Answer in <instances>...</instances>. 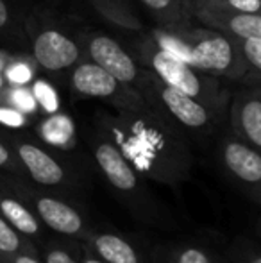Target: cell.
Masks as SVG:
<instances>
[{
  "label": "cell",
  "mask_w": 261,
  "mask_h": 263,
  "mask_svg": "<svg viewBox=\"0 0 261 263\" xmlns=\"http://www.w3.org/2000/svg\"><path fill=\"white\" fill-rule=\"evenodd\" d=\"M36 133L43 143L59 151L73 149L77 142L75 124L70 118V115H66L61 109L49 113V117L43 118L36 127Z\"/></svg>",
  "instance_id": "obj_17"
},
{
  "label": "cell",
  "mask_w": 261,
  "mask_h": 263,
  "mask_svg": "<svg viewBox=\"0 0 261 263\" xmlns=\"http://www.w3.org/2000/svg\"><path fill=\"white\" fill-rule=\"evenodd\" d=\"M79 242L90 247L104 263H149L134 242L122 233L91 228V231Z\"/></svg>",
  "instance_id": "obj_15"
},
{
  "label": "cell",
  "mask_w": 261,
  "mask_h": 263,
  "mask_svg": "<svg viewBox=\"0 0 261 263\" xmlns=\"http://www.w3.org/2000/svg\"><path fill=\"white\" fill-rule=\"evenodd\" d=\"M226 118L236 138L261 151V86H238L229 97Z\"/></svg>",
  "instance_id": "obj_12"
},
{
  "label": "cell",
  "mask_w": 261,
  "mask_h": 263,
  "mask_svg": "<svg viewBox=\"0 0 261 263\" xmlns=\"http://www.w3.org/2000/svg\"><path fill=\"white\" fill-rule=\"evenodd\" d=\"M0 263H43V261H39L38 253H16L7 258H2Z\"/></svg>",
  "instance_id": "obj_30"
},
{
  "label": "cell",
  "mask_w": 261,
  "mask_h": 263,
  "mask_svg": "<svg viewBox=\"0 0 261 263\" xmlns=\"http://www.w3.org/2000/svg\"><path fill=\"white\" fill-rule=\"evenodd\" d=\"M138 91L147 106L161 111L186 136H193V140L198 142L211 138L226 124V115L216 113L190 95L168 86L150 70H147V76L138 86Z\"/></svg>",
  "instance_id": "obj_4"
},
{
  "label": "cell",
  "mask_w": 261,
  "mask_h": 263,
  "mask_svg": "<svg viewBox=\"0 0 261 263\" xmlns=\"http://www.w3.org/2000/svg\"><path fill=\"white\" fill-rule=\"evenodd\" d=\"M181 34L188 47V65L216 79L238 84L244 76V59L238 40L202 25L181 29Z\"/></svg>",
  "instance_id": "obj_6"
},
{
  "label": "cell",
  "mask_w": 261,
  "mask_h": 263,
  "mask_svg": "<svg viewBox=\"0 0 261 263\" xmlns=\"http://www.w3.org/2000/svg\"><path fill=\"white\" fill-rule=\"evenodd\" d=\"M77 43H79L84 59L95 63L134 90H138V86L145 79L147 68L139 66L129 50L124 49L120 42L113 40L111 36L97 31H84L79 34Z\"/></svg>",
  "instance_id": "obj_10"
},
{
  "label": "cell",
  "mask_w": 261,
  "mask_h": 263,
  "mask_svg": "<svg viewBox=\"0 0 261 263\" xmlns=\"http://www.w3.org/2000/svg\"><path fill=\"white\" fill-rule=\"evenodd\" d=\"M24 29L38 70L59 73L70 70L83 59L77 40L70 38L61 29L54 25H36L31 20L24 25Z\"/></svg>",
  "instance_id": "obj_11"
},
{
  "label": "cell",
  "mask_w": 261,
  "mask_h": 263,
  "mask_svg": "<svg viewBox=\"0 0 261 263\" xmlns=\"http://www.w3.org/2000/svg\"><path fill=\"white\" fill-rule=\"evenodd\" d=\"M68 88L73 101L97 99L111 104L116 111H142L147 107L138 90L84 58L70 68Z\"/></svg>",
  "instance_id": "obj_8"
},
{
  "label": "cell",
  "mask_w": 261,
  "mask_h": 263,
  "mask_svg": "<svg viewBox=\"0 0 261 263\" xmlns=\"http://www.w3.org/2000/svg\"><path fill=\"white\" fill-rule=\"evenodd\" d=\"M77 247H79V253H77V258H79V263H104L101 260V258L97 256V254L93 253V251L90 249V247H86L83 242H79V240H75Z\"/></svg>",
  "instance_id": "obj_31"
},
{
  "label": "cell",
  "mask_w": 261,
  "mask_h": 263,
  "mask_svg": "<svg viewBox=\"0 0 261 263\" xmlns=\"http://www.w3.org/2000/svg\"><path fill=\"white\" fill-rule=\"evenodd\" d=\"M0 138L16 154L29 181L42 188H54L65 194L79 190V174L61 153L7 127L0 129Z\"/></svg>",
  "instance_id": "obj_5"
},
{
  "label": "cell",
  "mask_w": 261,
  "mask_h": 263,
  "mask_svg": "<svg viewBox=\"0 0 261 263\" xmlns=\"http://www.w3.org/2000/svg\"><path fill=\"white\" fill-rule=\"evenodd\" d=\"M190 4H222L224 0H188Z\"/></svg>",
  "instance_id": "obj_32"
},
{
  "label": "cell",
  "mask_w": 261,
  "mask_h": 263,
  "mask_svg": "<svg viewBox=\"0 0 261 263\" xmlns=\"http://www.w3.org/2000/svg\"><path fill=\"white\" fill-rule=\"evenodd\" d=\"M231 9L242 11V13H251V14H261V0H224Z\"/></svg>",
  "instance_id": "obj_29"
},
{
  "label": "cell",
  "mask_w": 261,
  "mask_h": 263,
  "mask_svg": "<svg viewBox=\"0 0 261 263\" xmlns=\"http://www.w3.org/2000/svg\"><path fill=\"white\" fill-rule=\"evenodd\" d=\"M220 263H261L258 243L244 236H238L220 254Z\"/></svg>",
  "instance_id": "obj_23"
},
{
  "label": "cell",
  "mask_w": 261,
  "mask_h": 263,
  "mask_svg": "<svg viewBox=\"0 0 261 263\" xmlns=\"http://www.w3.org/2000/svg\"><path fill=\"white\" fill-rule=\"evenodd\" d=\"M31 90L36 99L38 109H42L45 115L54 113V111L59 109V95H57L56 88L50 83H47L45 79L34 77V81L31 83Z\"/></svg>",
  "instance_id": "obj_25"
},
{
  "label": "cell",
  "mask_w": 261,
  "mask_h": 263,
  "mask_svg": "<svg viewBox=\"0 0 261 263\" xmlns=\"http://www.w3.org/2000/svg\"><path fill=\"white\" fill-rule=\"evenodd\" d=\"M88 143L95 165L113 197L142 224L150 228H170V217L163 204L154 197L147 186V179L127 161L111 136L93 125Z\"/></svg>",
  "instance_id": "obj_2"
},
{
  "label": "cell",
  "mask_w": 261,
  "mask_h": 263,
  "mask_svg": "<svg viewBox=\"0 0 261 263\" xmlns=\"http://www.w3.org/2000/svg\"><path fill=\"white\" fill-rule=\"evenodd\" d=\"M131 55L139 66L156 73L163 83L192 99L202 102L209 109L227 117L229 106V90L222 84V79L204 73L195 66L165 52L154 43L149 32L139 31V36L131 42Z\"/></svg>",
  "instance_id": "obj_3"
},
{
  "label": "cell",
  "mask_w": 261,
  "mask_h": 263,
  "mask_svg": "<svg viewBox=\"0 0 261 263\" xmlns=\"http://www.w3.org/2000/svg\"><path fill=\"white\" fill-rule=\"evenodd\" d=\"M0 215L29 240H43L45 238V228L38 220L32 210L24 202L18 192L9 183L6 172L0 170Z\"/></svg>",
  "instance_id": "obj_14"
},
{
  "label": "cell",
  "mask_w": 261,
  "mask_h": 263,
  "mask_svg": "<svg viewBox=\"0 0 261 263\" xmlns=\"http://www.w3.org/2000/svg\"><path fill=\"white\" fill-rule=\"evenodd\" d=\"M95 125L106 131L127 161L145 179L179 190L192 177L193 153L188 136L161 111L97 113Z\"/></svg>",
  "instance_id": "obj_1"
},
{
  "label": "cell",
  "mask_w": 261,
  "mask_h": 263,
  "mask_svg": "<svg viewBox=\"0 0 261 263\" xmlns=\"http://www.w3.org/2000/svg\"><path fill=\"white\" fill-rule=\"evenodd\" d=\"M16 253H36V247L0 215V260Z\"/></svg>",
  "instance_id": "obj_22"
},
{
  "label": "cell",
  "mask_w": 261,
  "mask_h": 263,
  "mask_svg": "<svg viewBox=\"0 0 261 263\" xmlns=\"http://www.w3.org/2000/svg\"><path fill=\"white\" fill-rule=\"evenodd\" d=\"M238 45L244 59V76L238 86H261V36L238 40Z\"/></svg>",
  "instance_id": "obj_20"
},
{
  "label": "cell",
  "mask_w": 261,
  "mask_h": 263,
  "mask_svg": "<svg viewBox=\"0 0 261 263\" xmlns=\"http://www.w3.org/2000/svg\"><path fill=\"white\" fill-rule=\"evenodd\" d=\"M90 4L113 27L131 32L145 31L143 22L136 16L129 0H90Z\"/></svg>",
  "instance_id": "obj_19"
},
{
  "label": "cell",
  "mask_w": 261,
  "mask_h": 263,
  "mask_svg": "<svg viewBox=\"0 0 261 263\" xmlns=\"http://www.w3.org/2000/svg\"><path fill=\"white\" fill-rule=\"evenodd\" d=\"M4 88H6V83H4V77H2V73H0V93H2Z\"/></svg>",
  "instance_id": "obj_33"
},
{
  "label": "cell",
  "mask_w": 261,
  "mask_h": 263,
  "mask_svg": "<svg viewBox=\"0 0 261 263\" xmlns=\"http://www.w3.org/2000/svg\"><path fill=\"white\" fill-rule=\"evenodd\" d=\"M0 170L6 174H11V176L27 179L25 170H24V166H22V163L18 161L16 154L13 153V149H11L2 138H0Z\"/></svg>",
  "instance_id": "obj_26"
},
{
  "label": "cell",
  "mask_w": 261,
  "mask_h": 263,
  "mask_svg": "<svg viewBox=\"0 0 261 263\" xmlns=\"http://www.w3.org/2000/svg\"><path fill=\"white\" fill-rule=\"evenodd\" d=\"M36 73H38V66L32 55L29 58L25 54H7L2 68L4 83L7 86H29L34 81Z\"/></svg>",
  "instance_id": "obj_21"
},
{
  "label": "cell",
  "mask_w": 261,
  "mask_h": 263,
  "mask_svg": "<svg viewBox=\"0 0 261 263\" xmlns=\"http://www.w3.org/2000/svg\"><path fill=\"white\" fill-rule=\"evenodd\" d=\"M192 18L202 27L213 29L234 40L261 36V14L242 13L226 4H190Z\"/></svg>",
  "instance_id": "obj_13"
},
{
  "label": "cell",
  "mask_w": 261,
  "mask_h": 263,
  "mask_svg": "<svg viewBox=\"0 0 261 263\" xmlns=\"http://www.w3.org/2000/svg\"><path fill=\"white\" fill-rule=\"evenodd\" d=\"M156 27L185 29L193 24L188 0H138Z\"/></svg>",
  "instance_id": "obj_16"
},
{
  "label": "cell",
  "mask_w": 261,
  "mask_h": 263,
  "mask_svg": "<svg viewBox=\"0 0 261 263\" xmlns=\"http://www.w3.org/2000/svg\"><path fill=\"white\" fill-rule=\"evenodd\" d=\"M0 40H7V42H14V43L27 42V34H25L24 25L11 13L6 0H0Z\"/></svg>",
  "instance_id": "obj_24"
},
{
  "label": "cell",
  "mask_w": 261,
  "mask_h": 263,
  "mask_svg": "<svg viewBox=\"0 0 261 263\" xmlns=\"http://www.w3.org/2000/svg\"><path fill=\"white\" fill-rule=\"evenodd\" d=\"M7 177L25 204L38 217L43 228L70 240H83L91 231L93 226L84 217L81 208L73 206L65 197L49 194L47 188H42L38 184L34 186L32 181L24 177L11 176V174H7Z\"/></svg>",
  "instance_id": "obj_7"
},
{
  "label": "cell",
  "mask_w": 261,
  "mask_h": 263,
  "mask_svg": "<svg viewBox=\"0 0 261 263\" xmlns=\"http://www.w3.org/2000/svg\"><path fill=\"white\" fill-rule=\"evenodd\" d=\"M216 163L222 174L244 197L261 202V154L227 129L216 143Z\"/></svg>",
  "instance_id": "obj_9"
},
{
  "label": "cell",
  "mask_w": 261,
  "mask_h": 263,
  "mask_svg": "<svg viewBox=\"0 0 261 263\" xmlns=\"http://www.w3.org/2000/svg\"><path fill=\"white\" fill-rule=\"evenodd\" d=\"M43 263H79V258L73 256L61 243L50 242L43 249Z\"/></svg>",
  "instance_id": "obj_28"
},
{
  "label": "cell",
  "mask_w": 261,
  "mask_h": 263,
  "mask_svg": "<svg viewBox=\"0 0 261 263\" xmlns=\"http://www.w3.org/2000/svg\"><path fill=\"white\" fill-rule=\"evenodd\" d=\"M31 122V115L24 113V111L16 109L11 106H0V124L7 129H20L29 125Z\"/></svg>",
  "instance_id": "obj_27"
},
{
  "label": "cell",
  "mask_w": 261,
  "mask_h": 263,
  "mask_svg": "<svg viewBox=\"0 0 261 263\" xmlns=\"http://www.w3.org/2000/svg\"><path fill=\"white\" fill-rule=\"evenodd\" d=\"M149 263H220V254H213L198 242H181L157 246Z\"/></svg>",
  "instance_id": "obj_18"
}]
</instances>
